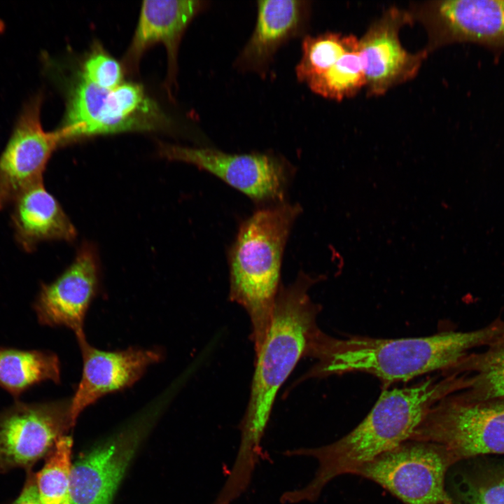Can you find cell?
Wrapping results in <instances>:
<instances>
[{
    "label": "cell",
    "mask_w": 504,
    "mask_h": 504,
    "mask_svg": "<svg viewBox=\"0 0 504 504\" xmlns=\"http://www.w3.org/2000/svg\"><path fill=\"white\" fill-rule=\"evenodd\" d=\"M470 384L466 374L441 372L412 385L386 388L364 419L340 440L319 447L286 451L289 456L315 458L318 468L303 488L285 492L281 502L315 501L334 478L354 474L362 465L408 441L435 404L466 389Z\"/></svg>",
    "instance_id": "obj_1"
},
{
    "label": "cell",
    "mask_w": 504,
    "mask_h": 504,
    "mask_svg": "<svg viewBox=\"0 0 504 504\" xmlns=\"http://www.w3.org/2000/svg\"><path fill=\"white\" fill-rule=\"evenodd\" d=\"M503 339L504 321L500 318L475 330L397 339L360 335L339 338L320 330L309 354L316 362L306 377L363 372L376 377L386 386L406 382L426 374L449 371L471 350Z\"/></svg>",
    "instance_id": "obj_2"
},
{
    "label": "cell",
    "mask_w": 504,
    "mask_h": 504,
    "mask_svg": "<svg viewBox=\"0 0 504 504\" xmlns=\"http://www.w3.org/2000/svg\"><path fill=\"white\" fill-rule=\"evenodd\" d=\"M318 280L320 276L302 272L292 284L279 290L268 331L256 353L250 399L241 424L234 463L241 469L252 470L258 463L278 390L299 360L308 356L320 330L316 318L321 307L309 295Z\"/></svg>",
    "instance_id": "obj_3"
},
{
    "label": "cell",
    "mask_w": 504,
    "mask_h": 504,
    "mask_svg": "<svg viewBox=\"0 0 504 504\" xmlns=\"http://www.w3.org/2000/svg\"><path fill=\"white\" fill-rule=\"evenodd\" d=\"M301 212L298 204L286 201L260 206L240 225L229 251V297L249 316L255 353L270 327L284 251Z\"/></svg>",
    "instance_id": "obj_4"
},
{
    "label": "cell",
    "mask_w": 504,
    "mask_h": 504,
    "mask_svg": "<svg viewBox=\"0 0 504 504\" xmlns=\"http://www.w3.org/2000/svg\"><path fill=\"white\" fill-rule=\"evenodd\" d=\"M169 118L139 83L104 89L79 76L66 93V109L55 130L64 146L101 135L167 130Z\"/></svg>",
    "instance_id": "obj_5"
},
{
    "label": "cell",
    "mask_w": 504,
    "mask_h": 504,
    "mask_svg": "<svg viewBox=\"0 0 504 504\" xmlns=\"http://www.w3.org/2000/svg\"><path fill=\"white\" fill-rule=\"evenodd\" d=\"M410 440L440 446L454 463L504 454V399L473 401L458 392L449 395L431 407Z\"/></svg>",
    "instance_id": "obj_6"
},
{
    "label": "cell",
    "mask_w": 504,
    "mask_h": 504,
    "mask_svg": "<svg viewBox=\"0 0 504 504\" xmlns=\"http://www.w3.org/2000/svg\"><path fill=\"white\" fill-rule=\"evenodd\" d=\"M159 153L217 176L260 206L284 202L294 173L292 164L273 152L233 154L209 147L161 144Z\"/></svg>",
    "instance_id": "obj_7"
},
{
    "label": "cell",
    "mask_w": 504,
    "mask_h": 504,
    "mask_svg": "<svg viewBox=\"0 0 504 504\" xmlns=\"http://www.w3.org/2000/svg\"><path fill=\"white\" fill-rule=\"evenodd\" d=\"M452 464L440 446L408 440L362 465L354 475L379 484L405 504H451L444 478Z\"/></svg>",
    "instance_id": "obj_8"
},
{
    "label": "cell",
    "mask_w": 504,
    "mask_h": 504,
    "mask_svg": "<svg viewBox=\"0 0 504 504\" xmlns=\"http://www.w3.org/2000/svg\"><path fill=\"white\" fill-rule=\"evenodd\" d=\"M414 22L426 29L428 55L454 43L504 48V0H446L414 4Z\"/></svg>",
    "instance_id": "obj_9"
},
{
    "label": "cell",
    "mask_w": 504,
    "mask_h": 504,
    "mask_svg": "<svg viewBox=\"0 0 504 504\" xmlns=\"http://www.w3.org/2000/svg\"><path fill=\"white\" fill-rule=\"evenodd\" d=\"M43 95L27 102L0 154V210L29 188L43 183L47 164L59 144L55 130L45 131L41 121Z\"/></svg>",
    "instance_id": "obj_10"
},
{
    "label": "cell",
    "mask_w": 504,
    "mask_h": 504,
    "mask_svg": "<svg viewBox=\"0 0 504 504\" xmlns=\"http://www.w3.org/2000/svg\"><path fill=\"white\" fill-rule=\"evenodd\" d=\"M71 399L18 403L0 413V472L28 468L72 426Z\"/></svg>",
    "instance_id": "obj_11"
},
{
    "label": "cell",
    "mask_w": 504,
    "mask_h": 504,
    "mask_svg": "<svg viewBox=\"0 0 504 504\" xmlns=\"http://www.w3.org/2000/svg\"><path fill=\"white\" fill-rule=\"evenodd\" d=\"M414 22L409 10L391 7L373 22L360 38L358 52L367 94L381 96L414 78L428 54L411 52L402 46L400 31Z\"/></svg>",
    "instance_id": "obj_12"
},
{
    "label": "cell",
    "mask_w": 504,
    "mask_h": 504,
    "mask_svg": "<svg viewBox=\"0 0 504 504\" xmlns=\"http://www.w3.org/2000/svg\"><path fill=\"white\" fill-rule=\"evenodd\" d=\"M99 285V265L94 246L85 244L72 262L52 282L42 286L34 309L39 322L64 326L77 337L85 335L88 309Z\"/></svg>",
    "instance_id": "obj_13"
},
{
    "label": "cell",
    "mask_w": 504,
    "mask_h": 504,
    "mask_svg": "<svg viewBox=\"0 0 504 504\" xmlns=\"http://www.w3.org/2000/svg\"><path fill=\"white\" fill-rule=\"evenodd\" d=\"M83 360L82 374L71 398L72 426L80 414L102 397L135 384L147 368L160 362L162 352L157 349L128 348L108 351L89 344L85 335L77 337Z\"/></svg>",
    "instance_id": "obj_14"
},
{
    "label": "cell",
    "mask_w": 504,
    "mask_h": 504,
    "mask_svg": "<svg viewBox=\"0 0 504 504\" xmlns=\"http://www.w3.org/2000/svg\"><path fill=\"white\" fill-rule=\"evenodd\" d=\"M206 3L193 0L144 1L134 36L123 58L124 69L135 72L144 52L154 44L162 43L167 52V86L170 88L176 80L182 36Z\"/></svg>",
    "instance_id": "obj_15"
},
{
    "label": "cell",
    "mask_w": 504,
    "mask_h": 504,
    "mask_svg": "<svg viewBox=\"0 0 504 504\" xmlns=\"http://www.w3.org/2000/svg\"><path fill=\"white\" fill-rule=\"evenodd\" d=\"M309 12L307 1H258L254 30L236 59V67L265 76L278 49L304 31Z\"/></svg>",
    "instance_id": "obj_16"
},
{
    "label": "cell",
    "mask_w": 504,
    "mask_h": 504,
    "mask_svg": "<svg viewBox=\"0 0 504 504\" xmlns=\"http://www.w3.org/2000/svg\"><path fill=\"white\" fill-rule=\"evenodd\" d=\"M136 442L120 438L85 455L72 465L70 504H111Z\"/></svg>",
    "instance_id": "obj_17"
},
{
    "label": "cell",
    "mask_w": 504,
    "mask_h": 504,
    "mask_svg": "<svg viewBox=\"0 0 504 504\" xmlns=\"http://www.w3.org/2000/svg\"><path fill=\"white\" fill-rule=\"evenodd\" d=\"M13 204L15 237L25 251H33L42 241H71L76 237L74 224L43 183L25 190Z\"/></svg>",
    "instance_id": "obj_18"
},
{
    "label": "cell",
    "mask_w": 504,
    "mask_h": 504,
    "mask_svg": "<svg viewBox=\"0 0 504 504\" xmlns=\"http://www.w3.org/2000/svg\"><path fill=\"white\" fill-rule=\"evenodd\" d=\"M60 363L52 353L0 349V386L17 396L41 382H60Z\"/></svg>",
    "instance_id": "obj_19"
},
{
    "label": "cell",
    "mask_w": 504,
    "mask_h": 504,
    "mask_svg": "<svg viewBox=\"0 0 504 504\" xmlns=\"http://www.w3.org/2000/svg\"><path fill=\"white\" fill-rule=\"evenodd\" d=\"M451 371L470 374L471 385L458 392L465 398L473 401L504 399V339L482 352L470 353Z\"/></svg>",
    "instance_id": "obj_20"
},
{
    "label": "cell",
    "mask_w": 504,
    "mask_h": 504,
    "mask_svg": "<svg viewBox=\"0 0 504 504\" xmlns=\"http://www.w3.org/2000/svg\"><path fill=\"white\" fill-rule=\"evenodd\" d=\"M358 48V38L352 34L326 32L306 36L302 43V57L295 68L298 80L307 84Z\"/></svg>",
    "instance_id": "obj_21"
},
{
    "label": "cell",
    "mask_w": 504,
    "mask_h": 504,
    "mask_svg": "<svg viewBox=\"0 0 504 504\" xmlns=\"http://www.w3.org/2000/svg\"><path fill=\"white\" fill-rule=\"evenodd\" d=\"M306 85L313 92L335 101L357 94L366 85L358 48L344 55L334 65Z\"/></svg>",
    "instance_id": "obj_22"
},
{
    "label": "cell",
    "mask_w": 504,
    "mask_h": 504,
    "mask_svg": "<svg viewBox=\"0 0 504 504\" xmlns=\"http://www.w3.org/2000/svg\"><path fill=\"white\" fill-rule=\"evenodd\" d=\"M72 440L59 437L44 466L36 476V484L43 504H63L69 497Z\"/></svg>",
    "instance_id": "obj_23"
},
{
    "label": "cell",
    "mask_w": 504,
    "mask_h": 504,
    "mask_svg": "<svg viewBox=\"0 0 504 504\" xmlns=\"http://www.w3.org/2000/svg\"><path fill=\"white\" fill-rule=\"evenodd\" d=\"M123 76V66L97 43L83 60L78 75L84 81L104 89L122 84Z\"/></svg>",
    "instance_id": "obj_24"
},
{
    "label": "cell",
    "mask_w": 504,
    "mask_h": 504,
    "mask_svg": "<svg viewBox=\"0 0 504 504\" xmlns=\"http://www.w3.org/2000/svg\"><path fill=\"white\" fill-rule=\"evenodd\" d=\"M472 504H504V471L479 488L472 497Z\"/></svg>",
    "instance_id": "obj_25"
},
{
    "label": "cell",
    "mask_w": 504,
    "mask_h": 504,
    "mask_svg": "<svg viewBox=\"0 0 504 504\" xmlns=\"http://www.w3.org/2000/svg\"><path fill=\"white\" fill-rule=\"evenodd\" d=\"M13 504H43L41 500L36 482H27L20 495Z\"/></svg>",
    "instance_id": "obj_26"
},
{
    "label": "cell",
    "mask_w": 504,
    "mask_h": 504,
    "mask_svg": "<svg viewBox=\"0 0 504 504\" xmlns=\"http://www.w3.org/2000/svg\"><path fill=\"white\" fill-rule=\"evenodd\" d=\"M5 29V23L4 20L0 18V33H1Z\"/></svg>",
    "instance_id": "obj_27"
},
{
    "label": "cell",
    "mask_w": 504,
    "mask_h": 504,
    "mask_svg": "<svg viewBox=\"0 0 504 504\" xmlns=\"http://www.w3.org/2000/svg\"><path fill=\"white\" fill-rule=\"evenodd\" d=\"M63 504H70L69 497L64 500Z\"/></svg>",
    "instance_id": "obj_28"
}]
</instances>
